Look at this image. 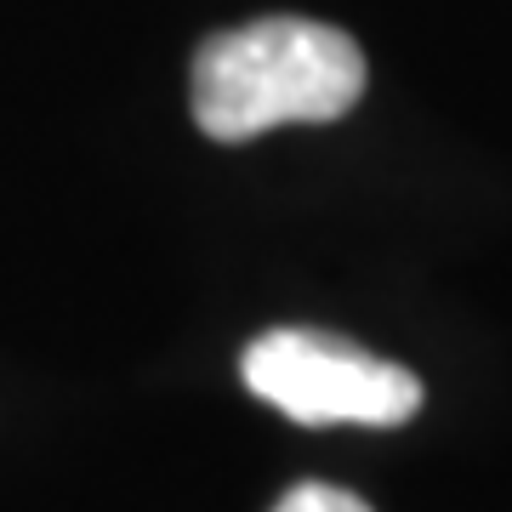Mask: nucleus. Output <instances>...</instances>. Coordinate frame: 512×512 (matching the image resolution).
I'll list each match as a JSON object with an SVG mask.
<instances>
[{
    "label": "nucleus",
    "mask_w": 512,
    "mask_h": 512,
    "mask_svg": "<svg viewBox=\"0 0 512 512\" xmlns=\"http://www.w3.org/2000/svg\"><path fill=\"white\" fill-rule=\"evenodd\" d=\"M194 126L211 143H251L274 126H319L365 97L359 40L313 18H256L222 29L188 69Z\"/></svg>",
    "instance_id": "1"
},
{
    "label": "nucleus",
    "mask_w": 512,
    "mask_h": 512,
    "mask_svg": "<svg viewBox=\"0 0 512 512\" xmlns=\"http://www.w3.org/2000/svg\"><path fill=\"white\" fill-rule=\"evenodd\" d=\"M239 376L262 404L302 427H399L421 410V382L410 370L325 330L256 336L239 359Z\"/></svg>",
    "instance_id": "2"
},
{
    "label": "nucleus",
    "mask_w": 512,
    "mask_h": 512,
    "mask_svg": "<svg viewBox=\"0 0 512 512\" xmlns=\"http://www.w3.org/2000/svg\"><path fill=\"white\" fill-rule=\"evenodd\" d=\"M274 512H370V507L353 490H336V484H296V490H285V501Z\"/></svg>",
    "instance_id": "3"
}]
</instances>
